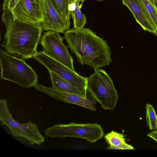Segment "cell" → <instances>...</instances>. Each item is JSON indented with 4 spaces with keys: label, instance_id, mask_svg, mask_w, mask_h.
Listing matches in <instances>:
<instances>
[{
    "label": "cell",
    "instance_id": "8fae6325",
    "mask_svg": "<svg viewBox=\"0 0 157 157\" xmlns=\"http://www.w3.org/2000/svg\"><path fill=\"white\" fill-rule=\"evenodd\" d=\"M34 87L37 91L44 93L56 100L77 105L93 111L96 110L94 106L96 102L87 98H85L78 94L47 87L38 83Z\"/></svg>",
    "mask_w": 157,
    "mask_h": 157
},
{
    "label": "cell",
    "instance_id": "6da1fadb",
    "mask_svg": "<svg viewBox=\"0 0 157 157\" xmlns=\"http://www.w3.org/2000/svg\"><path fill=\"white\" fill-rule=\"evenodd\" d=\"M64 38L81 65H88L95 70L111 63V49L106 41L91 29L73 28L64 33Z\"/></svg>",
    "mask_w": 157,
    "mask_h": 157
},
{
    "label": "cell",
    "instance_id": "9a60e30c",
    "mask_svg": "<svg viewBox=\"0 0 157 157\" xmlns=\"http://www.w3.org/2000/svg\"><path fill=\"white\" fill-rule=\"evenodd\" d=\"M20 0H3L2 21L6 25L13 19L11 11Z\"/></svg>",
    "mask_w": 157,
    "mask_h": 157
},
{
    "label": "cell",
    "instance_id": "2e32d148",
    "mask_svg": "<svg viewBox=\"0 0 157 157\" xmlns=\"http://www.w3.org/2000/svg\"><path fill=\"white\" fill-rule=\"evenodd\" d=\"M54 8L63 16L70 20L71 12L69 9V0H48Z\"/></svg>",
    "mask_w": 157,
    "mask_h": 157
},
{
    "label": "cell",
    "instance_id": "ac0fdd59",
    "mask_svg": "<svg viewBox=\"0 0 157 157\" xmlns=\"http://www.w3.org/2000/svg\"><path fill=\"white\" fill-rule=\"evenodd\" d=\"M146 120L147 124L151 130L157 129V116L153 106L148 104L145 105Z\"/></svg>",
    "mask_w": 157,
    "mask_h": 157
},
{
    "label": "cell",
    "instance_id": "3957f363",
    "mask_svg": "<svg viewBox=\"0 0 157 157\" xmlns=\"http://www.w3.org/2000/svg\"><path fill=\"white\" fill-rule=\"evenodd\" d=\"M1 78L12 82L23 88H30L38 83L34 70L24 60L0 49Z\"/></svg>",
    "mask_w": 157,
    "mask_h": 157
},
{
    "label": "cell",
    "instance_id": "52a82bcc",
    "mask_svg": "<svg viewBox=\"0 0 157 157\" xmlns=\"http://www.w3.org/2000/svg\"><path fill=\"white\" fill-rule=\"evenodd\" d=\"M34 59L51 71L63 78L87 97V77L82 76L65 65L49 57L43 51L37 52Z\"/></svg>",
    "mask_w": 157,
    "mask_h": 157
},
{
    "label": "cell",
    "instance_id": "44dd1931",
    "mask_svg": "<svg viewBox=\"0 0 157 157\" xmlns=\"http://www.w3.org/2000/svg\"><path fill=\"white\" fill-rule=\"evenodd\" d=\"M73 147L76 149H83L86 148V145L80 141L76 142L75 143Z\"/></svg>",
    "mask_w": 157,
    "mask_h": 157
},
{
    "label": "cell",
    "instance_id": "7a4b0ae2",
    "mask_svg": "<svg viewBox=\"0 0 157 157\" xmlns=\"http://www.w3.org/2000/svg\"><path fill=\"white\" fill-rule=\"evenodd\" d=\"M6 26L2 45L6 52L24 59L33 57L41 36V25L13 19Z\"/></svg>",
    "mask_w": 157,
    "mask_h": 157
},
{
    "label": "cell",
    "instance_id": "d6986e66",
    "mask_svg": "<svg viewBox=\"0 0 157 157\" xmlns=\"http://www.w3.org/2000/svg\"><path fill=\"white\" fill-rule=\"evenodd\" d=\"M157 29V8L149 0H142Z\"/></svg>",
    "mask_w": 157,
    "mask_h": 157
},
{
    "label": "cell",
    "instance_id": "5bb4252c",
    "mask_svg": "<svg viewBox=\"0 0 157 157\" xmlns=\"http://www.w3.org/2000/svg\"><path fill=\"white\" fill-rule=\"evenodd\" d=\"M81 6L79 0H77L70 8L71 14L73 21L74 28L77 30H81L86 23V18L81 11Z\"/></svg>",
    "mask_w": 157,
    "mask_h": 157
},
{
    "label": "cell",
    "instance_id": "5b68a950",
    "mask_svg": "<svg viewBox=\"0 0 157 157\" xmlns=\"http://www.w3.org/2000/svg\"><path fill=\"white\" fill-rule=\"evenodd\" d=\"M44 132L46 136L50 137L78 138L91 143L96 142L104 135L102 128L97 123L57 124L47 128Z\"/></svg>",
    "mask_w": 157,
    "mask_h": 157
},
{
    "label": "cell",
    "instance_id": "8992f818",
    "mask_svg": "<svg viewBox=\"0 0 157 157\" xmlns=\"http://www.w3.org/2000/svg\"><path fill=\"white\" fill-rule=\"evenodd\" d=\"M0 121L10 129L12 135L23 138L32 144L40 145L45 141V138L40 133L37 126L29 121L20 123L14 120L8 107L7 101L5 99L0 100Z\"/></svg>",
    "mask_w": 157,
    "mask_h": 157
},
{
    "label": "cell",
    "instance_id": "277c9868",
    "mask_svg": "<svg viewBox=\"0 0 157 157\" xmlns=\"http://www.w3.org/2000/svg\"><path fill=\"white\" fill-rule=\"evenodd\" d=\"M87 90L105 110H113L118 99L117 92L110 76L99 69L87 79Z\"/></svg>",
    "mask_w": 157,
    "mask_h": 157
},
{
    "label": "cell",
    "instance_id": "603a6c76",
    "mask_svg": "<svg viewBox=\"0 0 157 157\" xmlns=\"http://www.w3.org/2000/svg\"><path fill=\"white\" fill-rule=\"evenodd\" d=\"M149 0L157 8V0Z\"/></svg>",
    "mask_w": 157,
    "mask_h": 157
},
{
    "label": "cell",
    "instance_id": "d4e9b609",
    "mask_svg": "<svg viewBox=\"0 0 157 157\" xmlns=\"http://www.w3.org/2000/svg\"><path fill=\"white\" fill-rule=\"evenodd\" d=\"M73 1H76L77 0H72Z\"/></svg>",
    "mask_w": 157,
    "mask_h": 157
},
{
    "label": "cell",
    "instance_id": "7c38bea8",
    "mask_svg": "<svg viewBox=\"0 0 157 157\" xmlns=\"http://www.w3.org/2000/svg\"><path fill=\"white\" fill-rule=\"evenodd\" d=\"M143 29L155 34L157 29L142 0H122Z\"/></svg>",
    "mask_w": 157,
    "mask_h": 157
},
{
    "label": "cell",
    "instance_id": "cb8c5ba5",
    "mask_svg": "<svg viewBox=\"0 0 157 157\" xmlns=\"http://www.w3.org/2000/svg\"><path fill=\"white\" fill-rule=\"evenodd\" d=\"M85 0H79L80 2H81V4L80 5V6H81L82 5V3H83V2L85 1Z\"/></svg>",
    "mask_w": 157,
    "mask_h": 157
},
{
    "label": "cell",
    "instance_id": "ba28073f",
    "mask_svg": "<svg viewBox=\"0 0 157 157\" xmlns=\"http://www.w3.org/2000/svg\"><path fill=\"white\" fill-rule=\"evenodd\" d=\"M63 40V37L59 33L48 31L41 35L40 44L44 54L75 71L73 66L74 59L69 53L68 47L64 44Z\"/></svg>",
    "mask_w": 157,
    "mask_h": 157
},
{
    "label": "cell",
    "instance_id": "ffe728a7",
    "mask_svg": "<svg viewBox=\"0 0 157 157\" xmlns=\"http://www.w3.org/2000/svg\"><path fill=\"white\" fill-rule=\"evenodd\" d=\"M106 149L107 150H133V147L126 143L121 146L118 147L109 145L107 147Z\"/></svg>",
    "mask_w": 157,
    "mask_h": 157
},
{
    "label": "cell",
    "instance_id": "9c48e42d",
    "mask_svg": "<svg viewBox=\"0 0 157 157\" xmlns=\"http://www.w3.org/2000/svg\"><path fill=\"white\" fill-rule=\"evenodd\" d=\"M43 0H20L11 11L13 19L40 24L43 20Z\"/></svg>",
    "mask_w": 157,
    "mask_h": 157
},
{
    "label": "cell",
    "instance_id": "30bf717a",
    "mask_svg": "<svg viewBox=\"0 0 157 157\" xmlns=\"http://www.w3.org/2000/svg\"><path fill=\"white\" fill-rule=\"evenodd\" d=\"M43 20L42 30L64 33L70 29L71 22L61 15L48 0H43Z\"/></svg>",
    "mask_w": 157,
    "mask_h": 157
},
{
    "label": "cell",
    "instance_id": "7402d4cb",
    "mask_svg": "<svg viewBox=\"0 0 157 157\" xmlns=\"http://www.w3.org/2000/svg\"><path fill=\"white\" fill-rule=\"evenodd\" d=\"M147 136L153 139L157 142V129L148 133Z\"/></svg>",
    "mask_w": 157,
    "mask_h": 157
},
{
    "label": "cell",
    "instance_id": "4fadbf2b",
    "mask_svg": "<svg viewBox=\"0 0 157 157\" xmlns=\"http://www.w3.org/2000/svg\"><path fill=\"white\" fill-rule=\"evenodd\" d=\"M53 88L70 93L78 94L85 98H87L84 94L67 81L54 73L49 71Z\"/></svg>",
    "mask_w": 157,
    "mask_h": 157
},
{
    "label": "cell",
    "instance_id": "e0dca14e",
    "mask_svg": "<svg viewBox=\"0 0 157 157\" xmlns=\"http://www.w3.org/2000/svg\"><path fill=\"white\" fill-rule=\"evenodd\" d=\"M104 137L106 142L109 145L118 147L126 143L124 134L113 130L105 135Z\"/></svg>",
    "mask_w": 157,
    "mask_h": 157
}]
</instances>
